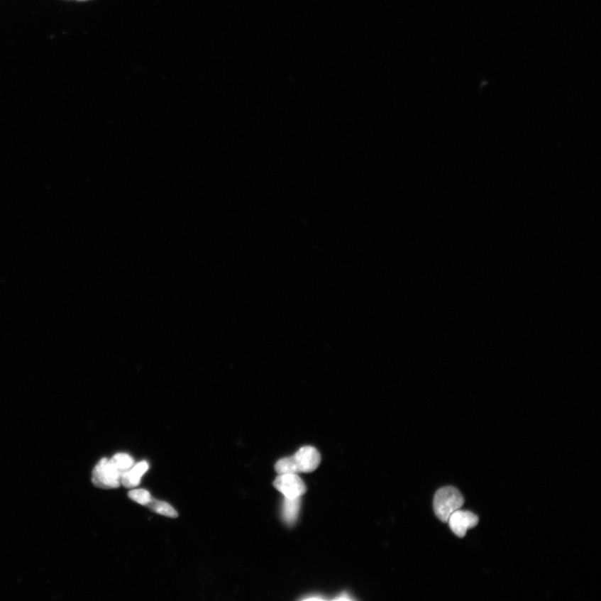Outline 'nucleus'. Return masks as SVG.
Returning <instances> with one entry per match:
<instances>
[{"mask_svg":"<svg viewBox=\"0 0 601 601\" xmlns=\"http://www.w3.org/2000/svg\"><path fill=\"white\" fill-rule=\"evenodd\" d=\"M304 600H324V599H323V598H321V597H311V598H306V599H304Z\"/></svg>","mask_w":601,"mask_h":601,"instance_id":"nucleus-12","label":"nucleus"},{"mask_svg":"<svg viewBox=\"0 0 601 601\" xmlns=\"http://www.w3.org/2000/svg\"><path fill=\"white\" fill-rule=\"evenodd\" d=\"M92 483L99 489H117L121 485V475L110 460L103 458L94 468Z\"/></svg>","mask_w":601,"mask_h":601,"instance_id":"nucleus-3","label":"nucleus"},{"mask_svg":"<svg viewBox=\"0 0 601 601\" xmlns=\"http://www.w3.org/2000/svg\"><path fill=\"white\" fill-rule=\"evenodd\" d=\"M301 508V497L295 499H284L282 505V518L287 525L294 524Z\"/></svg>","mask_w":601,"mask_h":601,"instance_id":"nucleus-7","label":"nucleus"},{"mask_svg":"<svg viewBox=\"0 0 601 601\" xmlns=\"http://www.w3.org/2000/svg\"><path fill=\"white\" fill-rule=\"evenodd\" d=\"M146 506H148L153 512L163 515V517L170 518L178 517L177 510L175 509L172 505L167 502H164V501H160L154 498H151L150 502Z\"/></svg>","mask_w":601,"mask_h":601,"instance_id":"nucleus-8","label":"nucleus"},{"mask_svg":"<svg viewBox=\"0 0 601 601\" xmlns=\"http://www.w3.org/2000/svg\"><path fill=\"white\" fill-rule=\"evenodd\" d=\"M110 461L112 465L116 468V470L120 473L121 477L135 465L133 458L124 453H116L111 458Z\"/></svg>","mask_w":601,"mask_h":601,"instance_id":"nucleus-9","label":"nucleus"},{"mask_svg":"<svg viewBox=\"0 0 601 601\" xmlns=\"http://www.w3.org/2000/svg\"><path fill=\"white\" fill-rule=\"evenodd\" d=\"M320 463L319 452L314 447L305 446L301 448L294 456L278 461L275 470L278 475L311 473L319 466Z\"/></svg>","mask_w":601,"mask_h":601,"instance_id":"nucleus-1","label":"nucleus"},{"mask_svg":"<svg viewBox=\"0 0 601 601\" xmlns=\"http://www.w3.org/2000/svg\"><path fill=\"white\" fill-rule=\"evenodd\" d=\"M334 600H351L353 599L351 597H349V595H347L346 593H343L342 595H339L338 597L335 598Z\"/></svg>","mask_w":601,"mask_h":601,"instance_id":"nucleus-11","label":"nucleus"},{"mask_svg":"<svg viewBox=\"0 0 601 601\" xmlns=\"http://www.w3.org/2000/svg\"><path fill=\"white\" fill-rule=\"evenodd\" d=\"M449 527L457 536L463 538L465 536L468 529L477 526L479 524V517L470 511L457 509L451 515L448 520Z\"/></svg>","mask_w":601,"mask_h":601,"instance_id":"nucleus-5","label":"nucleus"},{"mask_svg":"<svg viewBox=\"0 0 601 601\" xmlns=\"http://www.w3.org/2000/svg\"><path fill=\"white\" fill-rule=\"evenodd\" d=\"M149 470V463L146 461H141L136 463L125 473L121 477V485L127 489L135 488L140 485L141 478Z\"/></svg>","mask_w":601,"mask_h":601,"instance_id":"nucleus-6","label":"nucleus"},{"mask_svg":"<svg viewBox=\"0 0 601 601\" xmlns=\"http://www.w3.org/2000/svg\"><path fill=\"white\" fill-rule=\"evenodd\" d=\"M128 496H129L131 500L135 501V502L144 506L148 505L151 498H153L149 491L142 489L131 490L128 494Z\"/></svg>","mask_w":601,"mask_h":601,"instance_id":"nucleus-10","label":"nucleus"},{"mask_svg":"<svg viewBox=\"0 0 601 601\" xmlns=\"http://www.w3.org/2000/svg\"><path fill=\"white\" fill-rule=\"evenodd\" d=\"M465 500L454 487H444L436 492L434 499L435 514L443 523H447L451 515L457 509H460Z\"/></svg>","mask_w":601,"mask_h":601,"instance_id":"nucleus-2","label":"nucleus"},{"mask_svg":"<svg viewBox=\"0 0 601 601\" xmlns=\"http://www.w3.org/2000/svg\"><path fill=\"white\" fill-rule=\"evenodd\" d=\"M274 487L287 499L299 498L307 491V487L297 474L279 475L273 483Z\"/></svg>","mask_w":601,"mask_h":601,"instance_id":"nucleus-4","label":"nucleus"}]
</instances>
